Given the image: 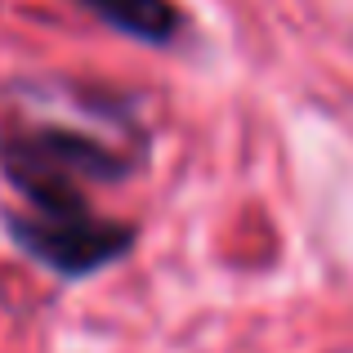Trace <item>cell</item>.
I'll return each instance as SVG.
<instances>
[{
	"label": "cell",
	"mask_w": 353,
	"mask_h": 353,
	"mask_svg": "<svg viewBox=\"0 0 353 353\" xmlns=\"http://www.w3.org/2000/svg\"><path fill=\"white\" fill-rule=\"evenodd\" d=\"M0 165L18 192L9 215V237L59 277H90L130 250V233L117 219H103L90 201V188L112 183L134 165L117 143L72 125H27L0 139Z\"/></svg>",
	"instance_id": "obj_1"
},
{
	"label": "cell",
	"mask_w": 353,
	"mask_h": 353,
	"mask_svg": "<svg viewBox=\"0 0 353 353\" xmlns=\"http://www.w3.org/2000/svg\"><path fill=\"white\" fill-rule=\"evenodd\" d=\"M72 5L90 9L99 23L117 27L130 41H143V45H170L183 27V14L170 0H72Z\"/></svg>",
	"instance_id": "obj_2"
}]
</instances>
